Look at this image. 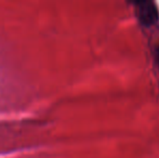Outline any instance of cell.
<instances>
[{"mask_svg":"<svg viewBox=\"0 0 159 158\" xmlns=\"http://www.w3.org/2000/svg\"><path fill=\"white\" fill-rule=\"evenodd\" d=\"M136 12L139 20L143 25L151 26L158 20V10L153 2H139L136 4Z\"/></svg>","mask_w":159,"mask_h":158,"instance_id":"obj_1","label":"cell"},{"mask_svg":"<svg viewBox=\"0 0 159 158\" xmlns=\"http://www.w3.org/2000/svg\"><path fill=\"white\" fill-rule=\"evenodd\" d=\"M158 55H159V50H158Z\"/></svg>","mask_w":159,"mask_h":158,"instance_id":"obj_2","label":"cell"}]
</instances>
